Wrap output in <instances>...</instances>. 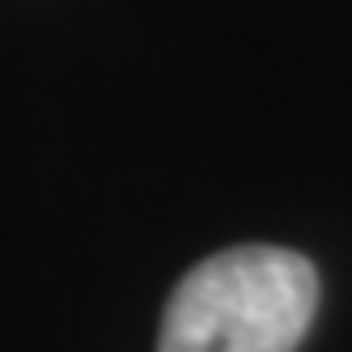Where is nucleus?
Listing matches in <instances>:
<instances>
[{
    "label": "nucleus",
    "mask_w": 352,
    "mask_h": 352,
    "mask_svg": "<svg viewBox=\"0 0 352 352\" xmlns=\"http://www.w3.org/2000/svg\"><path fill=\"white\" fill-rule=\"evenodd\" d=\"M318 310V272L267 242L195 263L170 293L157 352H293Z\"/></svg>",
    "instance_id": "obj_1"
}]
</instances>
